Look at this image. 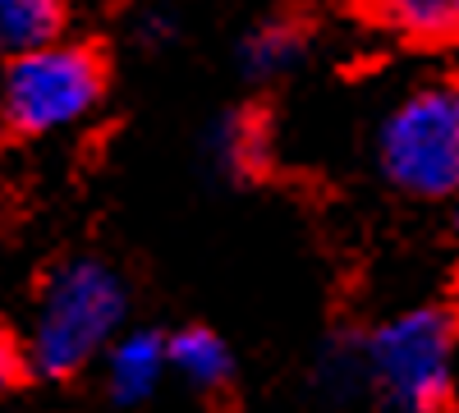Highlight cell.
Returning a JSON list of instances; mask_svg holds the SVG:
<instances>
[{"label":"cell","mask_w":459,"mask_h":413,"mask_svg":"<svg viewBox=\"0 0 459 413\" xmlns=\"http://www.w3.org/2000/svg\"><path fill=\"white\" fill-rule=\"evenodd\" d=\"M129 294L115 267L97 257H74L56 267L37 294V313L28 326L23 358L42 377H74L92 358L106 354V345L125 331Z\"/></svg>","instance_id":"cell-1"},{"label":"cell","mask_w":459,"mask_h":413,"mask_svg":"<svg viewBox=\"0 0 459 413\" xmlns=\"http://www.w3.org/2000/svg\"><path fill=\"white\" fill-rule=\"evenodd\" d=\"M106 92V65L83 42H47L10 56L0 73V116L19 133H65L83 125Z\"/></svg>","instance_id":"cell-2"},{"label":"cell","mask_w":459,"mask_h":413,"mask_svg":"<svg viewBox=\"0 0 459 413\" xmlns=\"http://www.w3.org/2000/svg\"><path fill=\"white\" fill-rule=\"evenodd\" d=\"M363 377L395 413H437L455 391V322L441 308H409L363 340Z\"/></svg>","instance_id":"cell-3"},{"label":"cell","mask_w":459,"mask_h":413,"mask_svg":"<svg viewBox=\"0 0 459 413\" xmlns=\"http://www.w3.org/2000/svg\"><path fill=\"white\" fill-rule=\"evenodd\" d=\"M381 170L395 189L446 198L459 189V83H423L391 106L377 133Z\"/></svg>","instance_id":"cell-4"},{"label":"cell","mask_w":459,"mask_h":413,"mask_svg":"<svg viewBox=\"0 0 459 413\" xmlns=\"http://www.w3.org/2000/svg\"><path fill=\"white\" fill-rule=\"evenodd\" d=\"M106 391L115 404H147L157 386L170 377L166 363V335L161 331H120L106 345Z\"/></svg>","instance_id":"cell-5"},{"label":"cell","mask_w":459,"mask_h":413,"mask_svg":"<svg viewBox=\"0 0 459 413\" xmlns=\"http://www.w3.org/2000/svg\"><path fill=\"white\" fill-rule=\"evenodd\" d=\"M166 363L175 377H184L188 386L198 391H216L230 382V372H235V358H230L225 340L207 326H184L175 335H166Z\"/></svg>","instance_id":"cell-6"},{"label":"cell","mask_w":459,"mask_h":413,"mask_svg":"<svg viewBox=\"0 0 459 413\" xmlns=\"http://www.w3.org/2000/svg\"><path fill=\"white\" fill-rule=\"evenodd\" d=\"M65 28V0H0V51L19 56L56 42Z\"/></svg>","instance_id":"cell-7"},{"label":"cell","mask_w":459,"mask_h":413,"mask_svg":"<svg viewBox=\"0 0 459 413\" xmlns=\"http://www.w3.org/2000/svg\"><path fill=\"white\" fill-rule=\"evenodd\" d=\"M381 19L404 37L441 42L459 32V0H381Z\"/></svg>","instance_id":"cell-8"},{"label":"cell","mask_w":459,"mask_h":413,"mask_svg":"<svg viewBox=\"0 0 459 413\" xmlns=\"http://www.w3.org/2000/svg\"><path fill=\"white\" fill-rule=\"evenodd\" d=\"M299 51H303V37L290 23H266L244 42V65L257 79H272V73H285L299 60Z\"/></svg>","instance_id":"cell-9"},{"label":"cell","mask_w":459,"mask_h":413,"mask_svg":"<svg viewBox=\"0 0 459 413\" xmlns=\"http://www.w3.org/2000/svg\"><path fill=\"white\" fill-rule=\"evenodd\" d=\"M23 367H28V358H23L19 340H14V335H5V331H0V395L19 386Z\"/></svg>","instance_id":"cell-10"},{"label":"cell","mask_w":459,"mask_h":413,"mask_svg":"<svg viewBox=\"0 0 459 413\" xmlns=\"http://www.w3.org/2000/svg\"><path fill=\"white\" fill-rule=\"evenodd\" d=\"M455 198H459V189H455Z\"/></svg>","instance_id":"cell-11"}]
</instances>
